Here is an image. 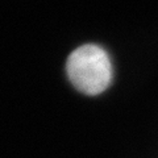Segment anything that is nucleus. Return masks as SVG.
<instances>
[{
    "mask_svg": "<svg viewBox=\"0 0 158 158\" xmlns=\"http://www.w3.org/2000/svg\"><path fill=\"white\" fill-rule=\"evenodd\" d=\"M70 82L86 95H98L110 86L112 65L108 54L96 45H83L74 50L66 63Z\"/></svg>",
    "mask_w": 158,
    "mask_h": 158,
    "instance_id": "nucleus-1",
    "label": "nucleus"
}]
</instances>
